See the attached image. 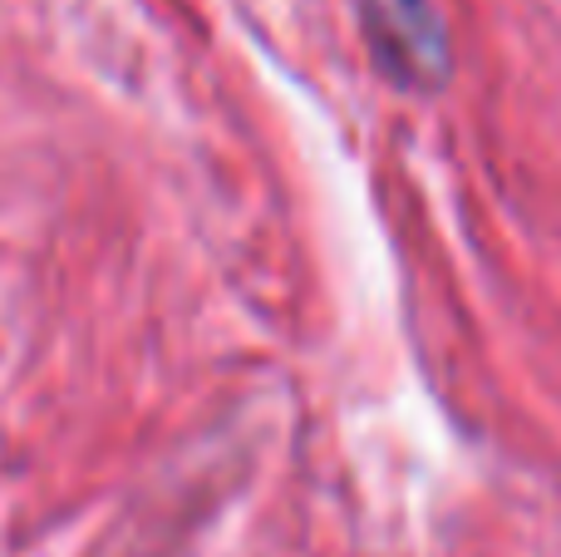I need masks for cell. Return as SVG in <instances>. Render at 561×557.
<instances>
[{"instance_id":"6da1fadb","label":"cell","mask_w":561,"mask_h":557,"mask_svg":"<svg viewBox=\"0 0 561 557\" xmlns=\"http://www.w3.org/2000/svg\"><path fill=\"white\" fill-rule=\"evenodd\" d=\"M359 10L389 75L419 84L444 79V25L428 15L424 0H359Z\"/></svg>"}]
</instances>
